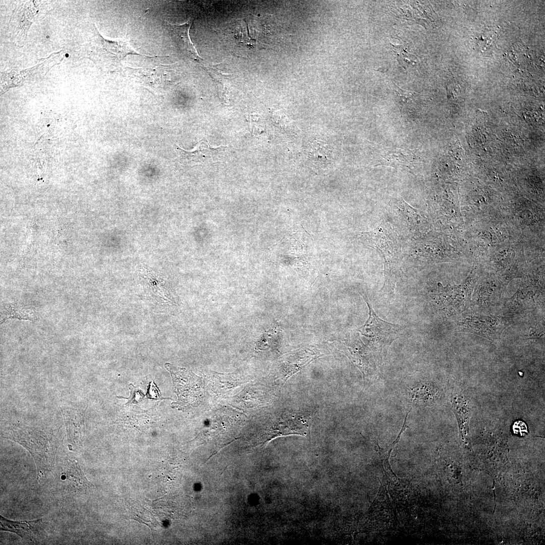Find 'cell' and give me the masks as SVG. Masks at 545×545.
<instances>
[{"instance_id":"7402d4cb","label":"cell","mask_w":545,"mask_h":545,"mask_svg":"<svg viewBox=\"0 0 545 545\" xmlns=\"http://www.w3.org/2000/svg\"><path fill=\"white\" fill-rule=\"evenodd\" d=\"M249 127L251 132L254 135L259 134L262 131V124L258 117L254 114L250 117Z\"/></svg>"},{"instance_id":"7a4b0ae2","label":"cell","mask_w":545,"mask_h":545,"mask_svg":"<svg viewBox=\"0 0 545 545\" xmlns=\"http://www.w3.org/2000/svg\"><path fill=\"white\" fill-rule=\"evenodd\" d=\"M3 437L19 443L30 452L36 465L39 480L51 470L54 464L58 443L50 430L13 425L3 432Z\"/></svg>"},{"instance_id":"6da1fadb","label":"cell","mask_w":545,"mask_h":545,"mask_svg":"<svg viewBox=\"0 0 545 545\" xmlns=\"http://www.w3.org/2000/svg\"><path fill=\"white\" fill-rule=\"evenodd\" d=\"M358 238L364 245L375 249L383 256L385 280L380 293L393 298L396 284L403 274L404 254L399 237L389 223L383 222L373 230L359 234Z\"/></svg>"},{"instance_id":"30bf717a","label":"cell","mask_w":545,"mask_h":545,"mask_svg":"<svg viewBox=\"0 0 545 545\" xmlns=\"http://www.w3.org/2000/svg\"><path fill=\"white\" fill-rule=\"evenodd\" d=\"M1 530L15 533L22 538L33 542H38L44 534L41 519L31 521H14L1 516Z\"/></svg>"},{"instance_id":"44dd1931","label":"cell","mask_w":545,"mask_h":545,"mask_svg":"<svg viewBox=\"0 0 545 545\" xmlns=\"http://www.w3.org/2000/svg\"><path fill=\"white\" fill-rule=\"evenodd\" d=\"M393 84V89L397 96V99L403 106L410 105V103L415 102L417 99H420L422 97V95L414 91L404 90L395 83Z\"/></svg>"},{"instance_id":"8992f818","label":"cell","mask_w":545,"mask_h":545,"mask_svg":"<svg viewBox=\"0 0 545 545\" xmlns=\"http://www.w3.org/2000/svg\"><path fill=\"white\" fill-rule=\"evenodd\" d=\"M173 383L179 399L184 404L197 403L202 395V385L200 379L185 370L170 369Z\"/></svg>"},{"instance_id":"ba28073f","label":"cell","mask_w":545,"mask_h":545,"mask_svg":"<svg viewBox=\"0 0 545 545\" xmlns=\"http://www.w3.org/2000/svg\"><path fill=\"white\" fill-rule=\"evenodd\" d=\"M544 294L537 291L520 289L510 298L506 300L504 306L507 313H523L526 311L544 306Z\"/></svg>"},{"instance_id":"9a60e30c","label":"cell","mask_w":545,"mask_h":545,"mask_svg":"<svg viewBox=\"0 0 545 545\" xmlns=\"http://www.w3.org/2000/svg\"><path fill=\"white\" fill-rule=\"evenodd\" d=\"M71 449L79 448L82 431V418L79 410L73 408L62 409Z\"/></svg>"},{"instance_id":"277c9868","label":"cell","mask_w":545,"mask_h":545,"mask_svg":"<svg viewBox=\"0 0 545 545\" xmlns=\"http://www.w3.org/2000/svg\"><path fill=\"white\" fill-rule=\"evenodd\" d=\"M468 311L456 316L457 330L459 332L476 334L490 341L499 339L504 330L513 322L510 317Z\"/></svg>"},{"instance_id":"d6986e66","label":"cell","mask_w":545,"mask_h":545,"mask_svg":"<svg viewBox=\"0 0 545 545\" xmlns=\"http://www.w3.org/2000/svg\"><path fill=\"white\" fill-rule=\"evenodd\" d=\"M429 384H419L412 388L410 395L411 398L414 402L424 403L432 398L437 392V390Z\"/></svg>"},{"instance_id":"e0dca14e","label":"cell","mask_w":545,"mask_h":545,"mask_svg":"<svg viewBox=\"0 0 545 545\" xmlns=\"http://www.w3.org/2000/svg\"><path fill=\"white\" fill-rule=\"evenodd\" d=\"M221 146L213 148L204 140L200 141L191 150L187 151L178 147L183 157L189 161L198 162H203L213 156Z\"/></svg>"},{"instance_id":"8fae6325","label":"cell","mask_w":545,"mask_h":545,"mask_svg":"<svg viewBox=\"0 0 545 545\" xmlns=\"http://www.w3.org/2000/svg\"><path fill=\"white\" fill-rule=\"evenodd\" d=\"M61 479L63 486L74 493L84 492L92 484L85 476L78 462L74 459H67L63 466Z\"/></svg>"},{"instance_id":"2e32d148","label":"cell","mask_w":545,"mask_h":545,"mask_svg":"<svg viewBox=\"0 0 545 545\" xmlns=\"http://www.w3.org/2000/svg\"><path fill=\"white\" fill-rule=\"evenodd\" d=\"M416 156L413 150L409 149H387L382 154L380 159L384 165L410 169L418 163Z\"/></svg>"},{"instance_id":"4fadbf2b","label":"cell","mask_w":545,"mask_h":545,"mask_svg":"<svg viewBox=\"0 0 545 545\" xmlns=\"http://www.w3.org/2000/svg\"><path fill=\"white\" fill-rule=\"evenodd\" d=\"M133 73L136 78L146 86H165L172 85L174 82L172 80V72L165 66L136 69Z\"/></svg>"},{"instance_id":"ac0fdd59","label":"cell","mask_w":545,"mask_h":545,"mask_svg":"<svg viewBox=\"0 0 545 545\" xmlns=\"http://www.w3.org/2000/svg\"><path fill=\"white\" fill-rule=\"evenodd\" d=\"M9 318L29 319L34 321L36 318L35 311L30 307L17 304H9L2 312L1 323Z\"/></svg>"},{"instance_id":"ffe728a7","label":"cell","mask_w":545,"mask_h":545,"mask_svg":"<svg viewBox=\"0 0 545 545\" xmlns=\"http://www.w3.org/2000/svg\"><path fill=\"white\" fill-rule=\"evenodd\" d=\"M310 154L311 157L319 163L326 164L331 159V152L328 145L320 140L312 143Z\"/></svg>"},{"instance_id":"5b68a950","label":"cell","mask_w":545,"mask_h":545,"mask_svg":"<svg viewBox=\"0 0 545 545\" xmlns=\"http://www.w3.org/2000/svg\"><path fill=\"white\" fill-rule=\"evenodd\" d=\"M311 425V417L304 415L285 416L274 422L261 435V444H265L280 436L300 435L309 437Z\"/></svg>"},{"instance_id":"9c48e42d","label":"cell","mask_w":545,"mask_h":545,"mask_svg":"<svg viewBox=\"0 0 545 545\" xmlns=\"http://www.w3.org/2000/svg\"><path fill=\"white\" fill-rule=\"evenodd\" d=\"M501 290L494 287H482L475 290L472 294L469 311L484 314H490L493 310L502 303Z\"/></svg>"},{"instance_id":"52a82bcc","label":"cell","mask_w":545,"mask_h":545,"mask_svg":"<svg viewBox=\"0 0 545 545\" xmlns=\"http://www.w3.org/2000/svg\"><path fill=\"white\" fill-rule=\"evenodd\" d=\"M442 291L437 295L440 309L446 314L454 315L469 310L472 296L471 287L444 288Z\"/></svg>"},{"instance_id":"7c38bea8","label":"cell","mask_w":545,"mask_h":545,"mask_svg":"<svg viewBox=\"0 0 545 545\" xmlns=\"http://www.w3.org/2000/svg\"><path fill=\"white\" fill-rule=\"evenodd\" d=\"M193 21L180 25L169 24L170 35L175 46L185 56L195 61L201 59L190 37V28Z\"/></svg>"},{"instance_id":"3957f363","label":"cell","mask_w":545,"mask_h":545,"mask_svg":"<svg viewBox=\"0 0 545 545\" xmlns=\"http://www.w3.org/2000/svg\"><path fill=\"white\" fill-rule=\"evenodd\" d=\"M369 310V317L358 331L368 339V342L379 359L386 356L391 344L401 334L404 326L392 323L379 318L375 313L368 297L361 294Z\"/></svg>"},{"instance_id":"5bb4252c","label":"cell","mask_w":545,"mask_h":545,"mask_svg":"<svg viewBox=\"0 0 545 545\" xmlns=\"http://www.w3.org/2000/svg\"><path fill=\"white\" fill-rule=\"evenodd\" d=\"M452 410L458 420L460 433L463 442H468V424L471 409L466 398L460 393H452L451 396Z\"/></svg>"}]
</instances>
